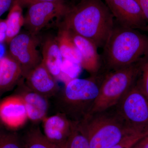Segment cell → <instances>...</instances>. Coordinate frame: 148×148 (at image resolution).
<instances>
[{
    "label": "cell",
    "mask_w": 148,
    "mask_h": 148,
    "mask_svg": "<svg viewBox=\"0 0 148 148\" xmlns=\"http://www.w3.org/2000/svg\"><path fill=\"white\" fill-rule=\"evenodd\" d=\"M136 82L114 107L130 127L147 131L148 99Z\"/></svg>",
    "instance_id": "6"
},
{
    "label": "cell",
    "mask_w": 148,
    "mask_h": 148,
    "mask_svg": "<svg viewBox=\"0 0 148 148\" xmlns=\"http://www.w3.org/2000/svg\"><path fill=\"white\" fill-rule=\"evenodd\" d=\"M23 78L20 65L7 53L0 62V97L17 86Z\"/></svg>",
    "instance_id": "15"
},
{
    "label": "cell",
    "mask_w": 148,
    "mask_h": 148,
    "mask_svg": "<svg viewBox=\"0 0 148 148\" xmlns=\"http://www.w3.org/2000/svg\"><path fill=\"white\" fill-rule=\"evenodd\" d=\"M15 0H0V17L12 7Z\"/></svg>",
    "instance_id": "26"
},
{
    "label": "cell",
    "mask_w": 148,
    "mask_h": 148,
    "mask_svg": "<svg viewBox=\"0 0 148 148\" xmlns=\"http://www.w3.org/2000/svg\"><path fill=\"white\" fill-rule=\"evenodd\" d=\"M61 27L90 40L103 48L115 23L110 8L102 0H82L70 7Z\"/></svg>",
    "instance_id": "1"
},
{
    "label": "cell",
    "mask_w": 148,
    "mask_h": 148,
    "mask_svg": "<svg viewBox=\"0 0 148 148\" xmlns=\"http://www.w3.org/2000/svg\"><path fill=\"white\" fill-rule=\"evenodd\" d=\"M1 124H2L1 123V121H0V125H1Z\"/></svg>",
    "instance_id": "33"
},
{
    "label": "cell",
    "mask_w": 148,
    "mask_h": 148,
    "mask_svg": "<svg viewBox=\"0 0 148 148\" xmlns=\"http://www.w3.org/2000/svg\"><path fill=\"white\" fill-rule=\"evenodd\" d=\"M104 1L106 2V3L107 5L108 6L112 3L113 0H104Z\"/></svg>",
    "instance_id": "31"
},
{
    "label": "cell",
    "mask_w": 148,
    "mask_h": 148,
    "mask_svg": "<svg viewBox=\"0 0 148 148\" xmlns=\"http://www.w3.org/2000/svg\"><path fill=\"white\" fill-rule=\"evenodd\" d=\"M64 148H91L86 138L77 129L76 124Z\"/></svg>",
    "instance_id": "23"
},
{
    "label": "cell",
    "mask_w": 148,
    "mask_h": 148,
    "mask_svg": "<svg viewBox=\"0 0 148 148\" xmlns=\"http://www.w3.org/2000/svg\"><path fill=\"white\" fill-rule=\"evenodd\" d=\"M25 82L30 89L49 100L60 90L57 80L42 61L29 72L25 78Z\"/></svg>",
    "instance_id": "13"
},
{
    "label": "cell",
    "mask_w": 148,
    "mask_h": 148,
    "mask_svg": "<svg viewBox=\"0 0 148 148\" xmlns=\"http://www.w3.org/2000/svg\"><path fill=\"white\" fill-rule=\"evenodd\" d=\"M39 44L36 36L29 33L18 34L9 43V53L20 65L24 79L41 62L42 58L38 49Z\"/></svg>",
    "instance_id": "8"
},
{
    "label": "cell",
    "mask_w": 148,
    "mask_h": 148,
    "mask_svg": "<svg viewBox=\"0 0 148 148\" xmlns=\"http://www.w3.org/2000/svg\"><path fill=\"white\" fill-rule=\"evenodd\" d=\"M145 31H146L148 33V25H147V27H146Z\"/></svg>",
    "instance_id": "32"
},
{
    "label": "cell",
    "mask_w": 148,
    "mask_h": 148,
    "mask_svg": "<svg viewBox=\"0 0 148 148\" xmlns=\"http://www.w3.org/2000/svg\"><path fill=\"white\" fill-rule=\"evenodd\" d=\"M76 126L91 148H110L129 135L146 132L130 127L115 107L89 114L82 121L76 123Z\"/></svg>",
    "instance_id": "4"
},
{
    "label": "cell",
    "mask_w": 148,
    "mask_h": 148,
    "mask_svg": "<svg viewBox=\"0 0 148 148\" xmlns=\"http://www.w3.org/2000/svg\"><path fill=\"white\" fill-rule=\"evenodd\" d=\"M28 120L26 107L19 96L14 94L0 102V121L8 129L22 128Z\"/></svg>",
    "instance_id": "11"
},
{
    "label": "cell",
    "mask_w": 148,
    "mask_h": 148,
    "mask_svg": "<svg viewBox=\"0 0 148 148\" xmlns=\"http://www.w3.org/2000/svg\"><path fill=\"white\" fill-rule=\"evenodd\" d=\"M136 83L148 99V53L141 59L140 75Z\"/></svg>",
    "instance_id": "22"
},
{
    "label": "cell",
    "mask_w": 148,
    "mask_h": 148,
    "mask_svg": "<svg viewBox=\"0 0 148 148\" xmlns=\"http://www.w3.org/2000/svg\"><path fill=\"white\" fill-rule=\"evenodd\" d=\"M141 59L127 67L103 74L98 97L89 114L108 110L119 103L137 81Z\"/></svg>",
    "instance_id": "5"
},
{
    "label": "cell",
    "mask_w": 148,
    "mask_h": 148,
    "mask_svg": "<svg viewBox=\"0 0 148 148\" xmlns=\"http://www.w3.org/2000/svg\"><path fill=\"white\" fill-rule=\"evenodd\" d=\"M69 32L80 53L81 65L83 69L89 72L91 76L100 74L101 58V56L99 55L98 53V48L90 40Z\"/></svg>",
    "instance_id": "14"
},
{
    "label": "cell",
    "mask_w": 148,
    "mask_h": 148,
    "mask_svg": "<svg viewBox=\"0 0 148 148\" xmlns=\"http://www.w3.org/2000/svg\"><path fill=\"white\" fill-rule=\"evenodd\" d=\"M6 31L5 20L0 19V43L5 42Z\"/></svg>",
    "instance_id": "28"
},
{
    "label": "cell",
    "mask_w": 148,
    "mask_h": 148,
    "mask_svg": "<svg viewBox=\"0 0 148 148\" xmlns=\"http://www.w3.org/2000/svg\"><path fill=\"white\" fill-rule=\"evenodd\" d=\"M140 7L148 25V0H135Z\"/></svg>",
    "instance_id": "27"
},
{
    "label": "cell",
    "mask_w": 148,
    "mask_h": 148,
    "mask_svg": "<svg viewBox=\"0 0 148 148\" xmlns=\"http://www.w3.org/2000/svg\"><path fill=\"white\" fill-rule=\"evenodd\" d=\"M0 148H23L21 134L1 125Z\"/></svg>",
    "instance_id": "20"
},
{
    "label": "cell",
    "mask_w": 148,
    "mask_h": 148,
    "mask_svg": "<svg viewBox=\"0 0 148 148\" xmlns=\"http://www.w3.org/2000/svg\"><path fill=\"white\" fill-rule=\"evenodd\" d=\"M108 7L118 24L123 27L145 31L147 21L135 0H113Z\"/></svg>",
    "instance_id": "9"
},
{
    "label": "cell",
    "mask_w": 148,
    "mask_h": 148,
    "mask_svg": "<svg viewBox=\"0 0 148 148\" xmlns=\"http://www.w3.org/2000/svg\"><path fill=\"white\" fill-rule=\"evenodd\" d=\"M148 134V131L134 133L127 136L118 144L110 148H132L142 138Z\"/></svg>",
    "instance_id": "24"
},
{
    "label": "cell",
    "mask_w": 148,
    "mask_h": 148,
    "mask_svg": "<svg viewBox=\"0 0 148 148\" xmlns=\"http://www.w3.org/2000/svg\"><path fill=\"white\" fill-rule=\"evenodd\" d=\"M70 6L63 3L44 2L28 6L24 26L29 34L36 36L53 19L63 18Z\"/></svg>",
    "instance_id": "7"
},
{
    "label": "cell",
    "mask_w": 148,
    "mask_h": 148,
    "mask_svg": "<svg viewBox=\"0 0 148 148\" xmlns=\"http://www.w3.org/2000/svg\"><path fill=\"white\" fill-rule=\"evenodd\" d=\"M41 123L43 133L48 140L58 147L65 148L75 123L60 113L47 116Z\"/></svg>",
    "instance_id": "12"
},
{
    "label": "cell",
    "mask_w": 148,
    "mask_h": 148,
    "mask_svg": "<svg viewBox=\"0 0 148 148\" xmlns=\"http://www.w3.org/2000/svg\"><path fill=\"white\" fill-rule=\"evenodd\" d=\"M56 38L63 58L81 65L80 53L69 30L60 27L57 36Z\"/></svg>",
    "instance_id": "18"
},
{
    "label": "cell",
    "mask_w": 148,
    "mask_h": 148,
    "mask_svg": "<svg viewBox=\"0 0 148 148\" xmlns=\"http://www.w3.org/2000/svg\"><path fill=\"white\" fill-rule=\"evenodd\" d=\"M66 0H15L14 3H16L23 7L29 6L33 4L37 3L44 2H52L66 3Z\"/></svg>",
    "instance_id": "25"
},
{
    "label": "cell",
    "mask_w": 148,
    "mask_h": 148,
    "mask_svg": "<svg viewBox=\"0 0 148 148\" xmlns=\"http://www.w3.org/2000/svg\"><path fill=\"white\" fill-rule=\"evenodd\" d=\"M103 75L87 79L77 78L65 84L50 100L56 113L63 114L73 123H78L90 114L98 97Z\"/></svg>",
    "instance_id": "3"
},
{
    "label": "cell",
    "mask_w": 148,
    "mask_h": 148,
    "mask_svg": "<svg viewBox=\"0 0 148 148\" xmlns=\"http://www.w3.org/2000/svg\"><path fill=\"white\" fill-rule=\"evenodd\" d=\"M82 68L80 64L64 58L58 80H61L66 84L72 79L77 78L80 73Z\"/></svg>",
    "instance_id": "21"
},
{
    "label": "cell",
    "mask_w": 148,
    "mask_h": 148,
    "mask_svg": "<svg viewBox=\"0 0 148 148\" xmlns=\"http://www.w3.org/2000/svg\"><path fill=\"white\" fill-rule=\"evenodd\" d=\"M23 148H60L48 140L39 124H32L21 134Z\"/></svg>",
    "instance_id": "17"
},
{
    "label": "cell",
    "mask_w": 148,
    "mask_h": 148,
    "mask_svg": "<svg viewBox=\"0 0 148 148\" xmlns=\"http://www.w3.org/2000/svg\"><path fill=\"white\" fill-rule=\"evenodd\" d=\"M42 54V61L56 79H58L64 58L56 38L49 37L44 41Z\"/></svg>",
    "instance_id": "16"
},
{
    "label": "cell",
    "mask_w": 148,
    "mask_h": 148,
    "mask_svg": "<svg viewBox=\"0 0 148 148\" xmlns=\"http://www.w3.org/2000/svg\"><path fill=\"white\" fill-rule=\"evenodd\" d=\"M14 94L20 97L24 102L28 120L33 124H39L47 116L49 100L30 89L24 78L16 86Z\"/></svg>",
    "instance_id": "10"
},
{
    "label": "cell",
    "mask_w": 148,
    "mask_h": 148,
    "mask_svg": "<svg viewBox=\"0 0 148 148\" xmlns=\"http://www.w3.org/2000/svg\"><path fill=\"white\" fill-rule=\"evenodd\" d=\"M134 147L137 148H148V135L142 138Z\"/></svg>",
    "instance_id": "29"
},
{
    "label": "cell",
    "mask_w": 148,
    "mask_h": 148,
    "mask_svg": "<svg viewBox=\"0 0 148 148\" xmlns=\"http://www.w3.org/2000/svg\"><path fill=\"white\" fill-rule=\"evenodd\" d=\"M101 56L103 74L135 64L148 53V36L115 20Z\"/></svg>",
    "instance_id": "2"
},
{
    "label": "cell",
    "mask_w": 148,
    "mask_h": 148,
    "mask_svg": "<svg viewBox=\"0 0 148 148\" xmlns=\"http://www.w3.org/2000/svg\"><path fill=\"white\" fill-rule=\"evenodd\" d=\"M5 21L7 26L5 42L9 44L12 40L19 34L21 27L24 25V17L22 7L14 3L10 10Z\"/></svg>",
    "instance_id": "19"
},
{
    "label": "cell",
    "mask_w": 148,
    "mask_h": 148,
    "mask_svg": "<svg viewBox=\"0 0 148 148\" xmlns=\"http://www.w3.org/2000/svg\"><path fill=\"white\" fill-rule=\"evenodd\" d=\"M5 46L4 43H0V62L2 58L6 54Z\"/></svg>",
    "instance_id": "30"
},
{
    "label": "cell",
    "mask_w": 148,
    "mask_h": 148,
    "mask_svg": "<svg viewBox=\"0 0 148 148\" xmlns=\"http://www.w3.org/2000/svg\"><path fill=\"white\" fill-rule=\"evenodd\" d=\"M132 148H137L135 147H132Z\"/></svg>",
    "instance_id": "34"
}]
</instances>
